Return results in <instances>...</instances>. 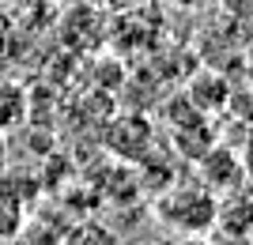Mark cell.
Masks as SVG:
<instances>
[{
    "mask_svg": "<svg viewBox=\"0 0 253 245\" xmlns=\"http://www.w3.org/2000/svg\"><path fill=\"white\" fill-rule=\"evenodd\" d=\"M215 211H219V196L204 181L193 185H170L159 192L155 215L178 234H208L215 230Z\"/></svg>",
    "mask_w": 253,
    "mask_h": 245,
    "instance_id": "1",
    "label": "cell"
},
{
    "mask_svg": "<svg viewBox=\"0 0 253 245\" xmlns=\"http://www.w3.org/2000/svg\"><path fill=\"white\" fill-rule=\"evenodd\" d=\"M197 181H204L215 196H223V192L242 189L250 177H246V166H242V155H238V151L211 143L201 159H197Z\"/></svg>",
    "mask_w": 253,
    "mask_h": 245,
    "instance_id": "2",
    "label": "cell"
},
{
    "mask_svg": "<svg viewBox=\"0 0 253 245\" xmlns=\"http://www.w3.org/2000/svg\"><path fill=\"white\" fill-rule=\"evenodd\" d=\"M106 147L114 151L117 159L128 162H144L151 151V128L144 117L128 113V117H117L114 125H106Z\"/></svg>",
    "mask_w": 253,
    "mask_h": 245,
    "instance_id": "3",
    "label": "cell"
},
{
    "mask_svg": "<svg viewBox=\"0 0 253 245\" xmlns=\"http://www.w3.org/2000/svg\"><path fill=\"white\" fill-rule=\"evenodd\" d=\"M215 230L227 234H253V189H234L219 196V211H215Z\"/></svg>",
    "mask_w": 253,
    "mask_h": 245,
    "instance_id": "4",
    "label": "cell"
},
{
    "mask_svg": "<svg viewBox=\"0 0 253 245\" xmlns=\"http://www.w3.org/2000/svg\"><path fill=\"white\" fill-rule=\"evenodd\" d=\"M31 121V95L15 79H0V136L19 132Z\"/></svg>",
    "mask_w": 253,
    "mask_h": 245,
    "instance_id": "5",
    "label": "cell"
},
{
    "mask_svg": "<svg viewBox=\"0 0 253 245\" xmlns=\"http://www.w3.org/2000/svg\"><path fill=\"white\" fill-rule=\"evenodd\" d=\"M23 219H27V204H23V192L11 189V177L4 174L0 177V242L19 234Z\"/></svg>",
    "mask_w": 253,
    "mask_h": 245,
    "instance_id": "6",
    "label": "cell"
},
{
    "mask_svg": "<svg viewBox=\"0 0 253 245\" xmlns=\"http://www.w3.org/2000/svg\"><path fill=\"white\" fill-rule=\"evenodd\" d=\"M163 4H170V8H181V11H208V8H215L219 0H163Z\"/></svg>",
    "mask_w": 253,
    "mask_h": 245,
    "instance_id": "7",
    "label": "cell"
},
{
    "mask_svg": "<svg viewBox=\"0 0 253 245\" xmlns=\"http://www.w3.org/2000/svg\"><path fill=\"white\" fill-rule=\"evenodd\" d=\"M211 245H253V242H250V234H227V230H219V238Z\"/></svg>",
    "mask_w": 253,
    "mask_h": 245,
    "instance_id": "8",
    "label": "cell"
},
{
    "mask_svg": "<svg viewBox=\"0 0 253 245\" xmlns=\"http://www.w3.org/2000/svg\"><path fill=\"white\" fill-rule=\"evenodd\" d=\"M4 4H8L11 11H38L45 0H4Z\"/></svg>",
    "mask_w": 253,
    "mask_h": 245,
    "instance_id": "9",
    "label": "cell"
},
{
    "mask_svg": "<svg viewBox=\"0 0 253 245\" xmlns=\"http://www.w3.org/2000/svg\"><path fill=\"white\" fill-rule=\"evenodd\" d=\"M242 155V166H246V177H253V132H250V140H246V147L238 151Z\"/></svg>",
    "mask_w": 253,
    "mask_h": 245,
    "instance_id": "10",
    "label": "cell"
},
{
    "mask_svg": "<svg viewBox=\"0 0 253 245\" xmlns=\"http://www.w3.org/2000/svg\"><path fill=\"white\" fill-rule=\"evenodd\" d=\"M178 245H208V242H204V234H185Z\"/></svg>",
    "mask_w": 253,
    "mask_h": 245,
    "instance_id": "11",
    "label": "cell"
}]
</instances>
